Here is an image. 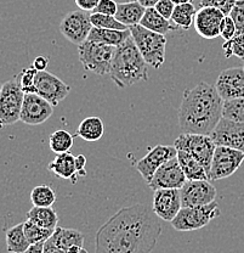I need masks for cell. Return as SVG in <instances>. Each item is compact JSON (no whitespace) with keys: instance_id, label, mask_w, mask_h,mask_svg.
<instances>
[{"instance_id":"obj_1","label":"cell","mask_w":244,"mask_h":253,"mask_svg":"<svg viewBox=\"0 0 244 253\" xmlns=\"http://www.w3.org/2000/svg\"><path fill=\"white\" fill-rule=\"evenodd\" d=\"M162 234L153 210L138 204L114 213L95 235V253H149Z\"/></svg>"},{"instance_id":"obj_2","label":"cell","mask_w":244,"mask_h":253,"mask_svg":"<svg viewBox=\"0 0 244 253\" xmlns=\"http://www.w3.org/2000/svg\"><path fill=\"white\" fill-rule=\"evenodd\" d=\"M224 99L216 88L201 82L195 88L183 91L179 113V125L183 133L211 135L224 118Z\"/></svg>"},{"instance_id":"obj_3","label":"cell","mask_w":244,"mask_h":253,"mask_svg":"<svg viewBox=\"0 0 244 253\" xmlns=\"http://www.w3.org/2000/svg\"><path fill=\"white\" fill-rule=\"evenodd\" d=\"M109 77L119 89L129 88L148 79V63L131 37L122 45L115 47Z\"/></svg>"},{"instance_id":"obj_4","label":"cell","mask_w":244,"mask_h":253,"mask_svg":"<svg viewBox=\"0 0 244 253\" xmlns=\"http://www.w3.org/2000/svg\"><path fill=\"white\" fill-rule=\"evenodd\" d=\"M129 30L131 38L135 42L145 61L153 68H161L165 61V36L147 30L141 25L133 26Z\"/></svg>"},{"instance_id":"obj_5","label":"cell","mask_w":244,"mask_h":253,"mask_svg":"<svg viewBox=\"0 0 244 253\" xmlns=\"http://www.w3.org/2000/svg\"><path fill=\"white\" fill-rule=\"evenodd\" d=\"M114 51V46L91 41H86L78 45V56L81 65L86 71L99 76L109 75Z\"/></svg>"},{"instance_id":"obj_6","label":"cell","mask_w":244,"mask_h":253,"mask_svg":"<svg viewBox=\"0 0 244 253\" xmlns=\"http://www.w3.org/2000/svg\"><path fill=\"white\" fill-rule=\"evenodd\" d=\"M221 211L216 201L206 206L197 207H182L179 214L172 223L173 228L177 231H195L208 225L215 218L220 217Z\"/></svg>"},{"instance_id":"obj_7","label":"cell","mask_w":244,"mask_h":253,"mask_svg":"<svg viewBox=\"0 0 244 253\" xmlns=\"http://www.w3.org/2000/svg\"><path fill=\"white\" fill-rule=\"evenodd\" d=\"M174 146L176 147V150L187 152L191 156L195 157L209 174L214 152L217 146L210 135L182 133L177 136Z\"/></svg>"},{"instance_id":"obj_8","label":"cell","mask_w":244,"mask_h":253,"mask_svg":"<svg viewBox=\"0 0 244 253\" xmlns=\"http://www.w3.org/2000/svg\"><path fill=\"white\" fill-rule=\"evenodd\" d=\"M25 93L17 79H11L2 84L0 90V121L1 126H12L21 118Z\"/></svg>"},{"instance_id":"obj_9","label":"cell","mask_w":244,"mask_h":253,"mask_svg":"<svg viewBox=\"0 0 244 253\" xmlns=\"http://www.w3.org/2000/svg\"><path fill=\"white\" fill-rule=\"evenodd\" d=\"M93 27L90 12L79 9L68 12L65 16L60 23L59 31L68 42L80 45L88 41Z\"/></svg>"},{"instance_id":"obj_10","label":"cell","mask_w":244,"mask_h":253,"mask_svg":"<svg viewBox=\"0 0 244 253\" xmlns=\"http://www.w3.org/2000/svg\"><path fill=\"white\" fill-rule=\"evenodd\" d=\"M244 161V152L217 145L209 170V180L215 181L233 175Z\"/></svg>"},{"instance_id":"obj_11","label":"cell","mask_w":244,"mask_h":253,"mask_svg":"<svg viewBox=\"0 0 244 253\" xmlns=\"http://www.w3.org/2000/svg\"><path fill=\"white\" fill-rule=\"evenodd\" d=\"M177 156V150L175 146H168V145H157L152 147L148 152L138 161L135 165L136 170L142 175L143 180L147 184L152 180L157 170L162 167L164 163L170 161L172 158Z\"/></svg>"},{"instance_id":"obj_12","label":"cell","mask_w":244,"mask_h":253,"mask_svg":"<svg viewBox=\"0 0 244 253\" xmlns=\"http://www.w3.org/2000/svg\"><path fill=\"white\" fill-rule=\"evenodd\" d=\"M34 85L36 94L49 101L52 106H56L64 101L70 91V88L65 82L48 71H38Z\"/></svg>"},{"instance_id":"obj_13","label":"cell","mask_w":244,"mask_h":253,"mask_svg":"<svg viewBox=\"0 0 244 253\" xmlns=\"http://www.w3.org/2000/svg\"><path fill=\"white\" fill-rule=\"evenodd\" d=\"M182 207L206 206L215 201L216 189L210 180H187L180 189Z\"/></svg>"},{"instance_id":"obj_14","label":"cell","mask_w":244,"mask_h":253,"mask_svg":"<svg viewBox=\"0 0 244 253\" xmlns=\"http://www.w3.org/2000/svg\"><path fill=\"white\" fill-rule=\"evenodd\" d=\"M187 181L185 173L181 168L177 156L168 161L162 166L156 174L153 175L152 180L149 181L148 186L153 191L159 189H181Z\"/></svg>"},{"instance_id":"obj_15","label":"cell","mask_w":244,"mask_h":253,"mask_svg":"<svg viewBox=\"0 0 244 253\" xmlns=\"http://www.w3.org/2000/svg\"><path fill=\"white\" fill-rule=\"evenodd\" d=\"M54 113V106L38 94H26L21 111V122L28 126H39L49 120Z\"/></svg>"},{"instance_id":"obj_16","label":"cell","mask_w":244,"mask_h":253,"mask_svg":"<svg viewBox=\"0 0 244 253\" xmlns=\"http://www.w3.org/2000/svg\"><path fill=\"white\" fill-rule=\"evenodd\" d=\"M182 208L179 189H159L153 194L152 210L159 219L172 221Z\"/></svg>"},{"instance_id":"obj_17","label":"cell","mask_w":244,"mask_h":253,"mask_svg":"<svg viewBox=\"0 0 244 253\" xmlns=\"http://www.w3.org/2000/svg\"><path fill=\"white\" fill-rule=\"evenodd\" d=\"M215 88L224 101L244 97V68L231 67L222 71L216 79Z\"/></svg>"},{"instance_id":"obj_18","label":"cell","mask_w":244,"mask_h":253,"mask_svg":"<svg viewBox=\"0 0 244 253\" xmlns=\"http://www.w3.org/2000/svg\"><path fill=\"white\" fill-rule=\"evenodd\" d=\"M210 136L216 145L232 147L244 152V123L222 118Z\"/></svg>"},{"instance_id":"obj_19","label":"cell","mask_w":244,"mask_h":253,"mask_svg":"<svg viewBox=\"0 0 244 253\" xmlns=\"http://www.w3.org/2000/svg\"><path fill=\"white\" fill-rule=\"evenodd\" d=\"M225 15L215 7H199L195 17L196 32L204 39L221 37V25Z\"/></svg>"},{"instance_id":"obj_20","label":"cell","mask_w":244,"mask_h":253,"mask_svg":"<svg viewBox=\"0 0 244 253\" xmlns=\"http://www.w3.org/2000/svg\"><path fill=\"white\" fill-rule=\"evenodd\" d=\"M48 169L54 173L57 178L70 180L72 184L77 183L78 176H79L77 167H75V156L70 152L57 155L55 160L49 163Z\"/></svg>"},{"instance_id":"obj_21","label":"cell","mask_w":244,"mask_h":253,"mask_svg":"<svg viewBox=\"0 0 244 253\" xmlns=\"http://www.w3.org/2000/svg\"><path fill=\"white\" fill-rule=\"evenodd\" d=\"M146 12V7L142 6L140 2L136 1L125 2V4H118V11L114 17L120 23L125 25L127 27L140 25L143 15Z\"/></svg>"},{"instance_id":"obj_22","label":"cell","mask_w":244,"mask_h":253,"mask_svg":"<svg viewBox=\"0 0 244 253\" xmlns=\"http://www.w3.org/2000/svg\"><path fill=\"white\" fill-rule=\"evenodd\" d=\"M131 37L130 30L117 31V30H102V28L93 27L88 41L96 42V43L106 44L111 46H119L124 42H127Z\"/></svg>"},{"instance_id":"obj_23","label":"cell","mask_w":244,"mask_h":253,"mask_svg":"<svg viewBox=\"0 0 244 253\" xmlns=\"http://www.w3.org/2000/svg\"><path fill=\"white\" fill-rule=\"evenodd\" d=\"M177 160L187 180H209V174L206 168L190 154L177 150Z\"/></svg>"},{"instance_id":"obj_24","label":"cell","mask_w":244,"mask_h":253,"mask_svg":"<svg viewBox=\"0 0 244 253\" xmlns=\"http://www.w3.org/2000/svg\"><path fill=\"white\" fill-rule=\"evenodd\" d=\"M140 25L147 30L156 32V33L163 34L165 36L169 32L176 30V26L173 25L170 20H167L165 17L159 14L154 7H148L146 9L145 15H143L142 20H141Z\"/></svg>"},{"instance_id":"obj_25","label":"cell","mask_w":244,"mask_h":253,"mask_svg":"<svg viewBox=\"0 0 244 253\" xmlns=\"http://www.w3.org/2000/svg\"><path fill=\"white\" fill-rule=\"evenodd\" d=\"M52 242L60 249L67 251L72 246H80L84 245V235L83 233L75 229H67L62 226H57L55 229L54 234L50 237Z\"/></svg>"},{"instance_id":"obj_26","label":"cell","mask_w":244,"mask_h":253,"mask_svg":"<svg viewBox=\"0 0 244 253\" xmlns=\"http://www.w3.org/2000/svg\"><path fill=\"white\" fill-rule=\"evenodd\" d=\"M27 220L49 230H55L59 226V215L52 207H35L27 212Z\"/></svg>"},{"instance_id":"obj_27","label":"cell","mask_w":244,"mask_h":253,"mask_svg":"<svg viewBox=\"0 0 244 253\" xmlns=\"http://www.w3.org/2000/svg\"><path fill=\"white\" fill-rule=\"evenodd\" d=\"M105 131L104 123L101 118L93 116V117H86L80 122L77 129V135L85 141H98L102 138Z\"/></svg>"},{"instance_id":"obj_28","label":"cell","mask_w":244,"mask_h":253,"mask_svg":"<svg viewBox=\"0 0 244 253\" xmlns=\"http://www.w3.org/2000/svg\"><path fill=\"white\" fill-rule=\"evenodd\" d=\"M6 245L10 253H23L31 246L25 233V223L16 224L6 230Z\"/></svg>"},{"instance_id":"obj_29","label":"cell","mask_w":244,"mask_h":253,"mask_svg":"<svg viewBox=\"0 0 244 253\" xmlns=\"http://www.w3.org/2000/svg\"><path fill=\"white\" fill-rule=\"evenodd\" d=\"M198 10H196L195 5L192 2L188 4L176 5L174 10V14L172 16V21L176 27L182 28L187 31L190 30L191 26L195 22V17Z\"/></svg>"},{"instance_id":"obj_30","label":"cell","mask_w":244,"mask_h":253,"mask_svg":"<svg viewBox=\"0 0 244 253\" xmlns=\"http://www.w3.org/2000/svg\"><path fill=\"white\" fill-rule=\"evenodd\" d=\"M49 146L56 155L70 152L73 146V135L67 130L60 129L49 136Z\"/></svg>"},{"instance_id":"obj_31","label":"cell","mask_w":244,"mask_h":253,"mask_svg":"<svg viewBox=\"0 0 244 253\" xmlns=\"http://www.w3.org/2000/svg\"><path fill=\"white\" fill-rule=\"evenodd\" d=\"M31 201L35 207H52L56 201V194L46 184L34 186L31 191Z\"/></svg>"},{"instance_id":"obj_32","label":"cell","mask_w":244,"mask_h":253,"mask_svg":"<svg viewBox=\"0 0 244 253\" xmlns=\"http://www.w3.org/2000/svg\"><path fill=\"white\" fill-rule=\"evenodd\" d=\"M222 115H224V118H226V120L238 123H244V97L224 101Z\"/></svg>"},{"instance_id":"obj_33","label":"cell","mask_w":244,"mask_h":253,"mask_svg":"<svg viewBox=\"0 0 244 253\" xmlns=\"http://www.w3.org/2000/svg\"><path fill=\"white\" fill-rule=\"evenodd\" d=\"M54 231L55 230H49V229L41 228V226L36 225V224H34L31 220L25 221V233L31 245L46 242L52 236Z\"/></svg>"},{"instance_id":"obj_34","label":"cell","mask_w":244,"mask_h":253,"mask_svg":"<svg viewBox=\"0 0 244 253\" xmlns=\"http://www.w3.org/2000/svg\"><path fill=\"white\" fill-rule=\"evenodd\" d=\"M91 23L94 27L102 28V30H117V31H127L129 27L120 23L114 16L102 15V14H91Z\"/></svg>"},{"instance_id":"obj_35","label":"cell","mask_w":244,"mask_h":253,"mask_svg":"<svg viewBox=\"0 0 244 253\" xmlns=\"http://www.w3.org/2000/svg\"><path fill=\"white\" fill-rule=\"evenodd\" d=\"M36 73H38V71L32 66L30 68H23L22 72L16 77L18 84H20L21 89L25 94H36L35 85H34Z\"/></svg>"},{"instance_id":"obj_36","label":"cell","mask_w":244,"mask_h":253,"mask_svg":"<svg viewBox=\"0 0 244 253\" xmlns=\"http://www.w3.org/2000/svg\"><path fill=\"white\" fill-rule=\"evenodd\" d=\"M222 49L226 59L235 55L238 59L244 60V34H237L233 39L225 42Z\"/></svg>"},{"instance_id":"obj_37","label":"cell","mask_w":244,"mask_h":253,"mask_svg":"<svg viewBox=\"0 0 244 253\" xmlns=\"http://www.w3.org/2000/svg\"><path fill=\"white\" fill-rule=\"evenodd\" d=\"M238 0H201L199 7H215L225 16H230Z\"/></svg>"},{"instance_id":"obj_38","label":"cell","mask_w":244,"mask_h":253,"mask_svg":"<svg viewBox=\"0 0 244 253\" xmlns=\"http://www.w3.org/2000/svg\"><path fill=\"white\" fill-rule=\"evenodd\" d=\"M230 17L235 22L237 34H244V0H238L231 11Z\"/></svg>"},{"instance_id":"obj_39","label":"cell","mask_w":244,"mask_h":253,"mask_svg":"<svg viewBox=\"0 0 244 253\" xmlns=\"http://www.w3.org/2000/svg\"><path fill=\"white\" fill-rule=\"evenodd\" d=\"M118 11V2L114 0H100L99 5L94 10L93 14H102L108 16H115Z\"/></svg>"},{"instance_id":"obj_40","label":"cell","mask_w":244,"mask_h":253,"mask_svg":"<svg viewBox=\"0 0 244 253\" xmlns=\"http://www.w3.org/2000/svg\"><path fill=\"white\" fill-rule=\"evenodd\" d=\"M237 36V28H236L235 22L230 16H225L224 22L221 25V37L222 39L226 41H231Z\"/></svg>"},{"instance_id":"obj_41","label":"cell","mask_w":244,"mask_h":253,"mask_svg":"<svg viewBox=\"0 0 244 253\" xmlns=\"http://www.w3.org/2000/svg\"><path fill=\"white\" fill-rule=\"evenodd\" d=\"M175 6H176V5L174 4L173 0H161V1L154 6V9H156L163 17H165L167 20H172V16L174 14Z\"/></svg>"},{"instance_id":"obj_42","label":"cell","mask_w":244,"mask_h":253,"mask_svg":"<svg viewBox=\"0 0 244 253\" xmlns=\"http://www.w3.org/2000/svg\"><path fill=\"white\" fill-rule=\"evenodd\" d=\"M100 0H75V4L81 10H85V11H94L96 9V6L99 5Z\"/></svg>"},{"instance_id":"obj_43","label":"cell","mask_w":244,"mask_h":253,"mask_svg":"<svg viewBox=\"0 0 244 253\" xmlns=\"http://www.w3.org/2000/svg\"><path fill=\"white\" fill-rule=\"evenodd\" d=\"M85 166H86V157L84 156V155H78V156H75V167H77V172L79 176L86 175Z\"/></svg>"},{"instance_id":"obj_44","label":"cell","mask_w":244,"mask_h":253,"mask_svg":"<svg viewBox=\"0 0 244 253\" xmlns=\"http://www.w3.org/2000/svg\"><path fill=\"white\" fill-rule=\"evenodd\" d=\"M49 66V59L45 56H38L35 57L33 62V67L35 68L36 71H46Z\"/></svg>"},{"instance_id":"obj_45","label":"cell","mask_w":244,"mask_h":253,"mask_svg":"<svg viewBox=\"0 0 244 253\" xmlns=\"http://www.w3.org/2000/svg\"><path fill=\"white\" fill-rule=\"evenodd\" d=\"M44 253H67V251L60 249V247H57L56 245H55L54 242L49 239L48 241L44 244Z\"/></svg>"},{"instance_id":"obj_46","label":"cell","mask_w":244,"mask_h":253,"mask_svg":"<svg viewBox=\"0 0 244 253\" xmlns=\"http://www.w3.org/2000/svg\"><path fill=\"white\" fill-rule=\"evenodd\" d=\"M44 244H45V242L31 245V246L28 247V249L23 253H44Z\"/></svg>"},{"instance_id":"obj_47","label":"cell","mask_w":244,"mask_h":253,"mask_svg":"<svg viewBox=\"0 0 244 253\" xmlns=\"http://www.w3.org/2000/svg\"><path fill=\"white\" fill-rule=\"evenodd\" d=\"M139 2H140L142 6H145L146 9H148V7H154L157 4H158L161 0H138Z\"/></svg>"},{"instance_id":"obj_48","label":"cell","mask_w":244,"mask_h":253,"mask_svg":"<svg viewBox=\"0 0 244 253\" xmlns=\"http://www.w3.org/2000/svg\"><path fill=\"white\" fill-rule=\"evenodd\" d=\"M81 249H83V247L80 246H72L67 250V253H80Z\"/></svg>"},{"instance_id":"obj_49","label":"cell","mask_w":244,"mask_h":253,"mask_svg":"<svg viewBox=\"0 0 244 253\" xmlns=\"http://www.w3.org/2000/svg\"><path fill=\"white\" fill-rule=\"evenodd\" d=\"M175 5H181V4H188V2H192V0H173Z\"/></svg>"},{"instance_id":"obj_50","label":"cell","mask_w":244,"mask_h":253,"mask_svg":"<svg viewBox=\"0 0 244 253\" xmlns=\"http://www.w3.org/2000/svg\"><path fill=\"white\" fill-rule=\"evenodd\" d=\"M117 1L118 4H125V2H131V1H136V0H114Z\"/></svg>"},{"instance_id":"obj_51","label":"cell","mask_w":244,"mask_h":253,"mask_svg":"<svg viewBox=\"0 0 244 253\" xmlns=\"http://www.w3.org/2000/svg\"><path fill=\"white\" fill-rule=\"evenodd\" d=\"M80 253H89L88 251H86V250L85 249H81V252Z\"/></svg>"},{"instance_id":"obj_52","label":"cell","mask_w":244,"mask_h":253,"mask_svg":"<svg viewBox=\"0 0 244 253\" xmlns=\"http://www.w3.org/2000/svg\"><path fill=\"white\" fill-rule=\"evenodd\" d=\"M243 68H244V62H243Z\"/></svg>"}]
</instances>
